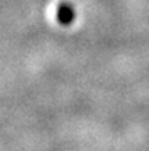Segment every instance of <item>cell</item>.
I'll list each match as a JSON object with an SVG mask.
<instances>
[{
	"label": "cell",
	"mask_w": 149,
	"mask_h": 151,
	"mask_svg": "<svg viewBox=\"0 0 149 151\" xmlns=\"http://www.w3.org/2000/svg\"><path fill=\"white\" fill-rule=\"evenodd\" d=\"M56 18H57V22L63 27H67V25H72L75 18H76V12H75V7L69 3V1H61L58 6H57V12H56Z\"/></svg>",
	"instance_id": "1"
}]
</instances>
